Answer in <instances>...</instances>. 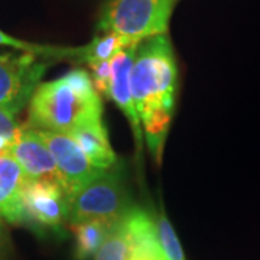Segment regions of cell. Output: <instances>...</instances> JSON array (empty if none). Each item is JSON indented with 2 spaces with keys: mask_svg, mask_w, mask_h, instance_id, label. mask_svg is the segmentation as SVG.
Instances as JSON below:
<instances>
[{
  "mask_svg": "<svg viewBox=\"0 0 260 260\" xmlns=\"http://www.w3.org/2000/svg\"><path fill=\"white\" fill-rule=\"evenodd\" d=\"M177 83V58L167 34L140 41L132 65L130 87L143 138L158 162L174 117Z\"/></svg>",
  "mask_w": 260,
  "mask_h": 260,
  "instance_id": "6da1fadb",
  "label": "cell"
},
{
  "mask_svg": "<svg viewBox=\"0 0 260 260\" xmlns=\"http://www.w3.org/2000/svg\"><path fill=\"white\" fill-rule=\"evenodd\" d=\"M102 117L103 103L91 77L83 68H74L35 88L29 100L26 126L68 133L83 121Z\"/></svg>",
  "mask_w": 260,
  "mask_h": 260,
  "instance_id": "7a4b0ae2",
  "label": "cell"
},
{
  "mask_svg": "<svg viewBox=\"0 0 260 260\" xmlns=\"http://www.w3.org/2000/svg\"><path fill=\"white\" fill-rule=\"evenodd\" d=\"M178 0H106L99 18L100 34L114 32L135 41L165 35Z\"/></svg>",
  "mask_w": 260,
  "mask_h": 260,
  "instance_id": "3957f363",
  "label": "cell"
},
{
  "mask_svg": "<svg viewBox=\"0 0 260 260\" xmlns=\"http://www.w3.org/2000/svg\"><path fill=\"white\" fill-rule=\"evenodd\" d=\"M133 208L123 181L120 162L70 197L68 221L71 225L88 220L119 221Z\"/></svg>",
  "mask_w": 260,
  "mask_h": 260,
  "instance_id": "277c9868",
  "label": "cell"
},
{
  "mask_svg": "<svg viewBox=\"0 0 260 260\" xmlns=\"http://www.w3.org/2000/svg\"><path fill=\"white\" fill-rule=\"evenodd\" d=\"M51 59L34 54H0V107L16 114L29 103Z\"/></svg>",
  "mask_w": 260,
  "mask_h": 260,
  "instance_id": "5b68a950",
  "label": "cell"
},
{
  "mask_svg": "<svg viewBox=\"0 0 260 260\" xmlns=\"http://www.w3.org/2000/svg\"><path fill=\"white\" fill-rule=\"evenodd\" d=\"M39 133L55 159L62 185L70 197L106 171L94 167L85 156L83 149L68 133L49 130H39Z\"/></svg>",
  "mask_w": 260,
  "mask_h": 260,
  "instance_id": "8992f818",
  "label": "cell"
},
{
  "mask_svg": "<svg viewBox=\"0 0 260 260\" xmlns=\"http://www.w3.org/2000/svg\"><path fill=\"white\" fill-rule=\"evenodd\" d=\"M22 195L29 223L58 229L68 221L70 194L62 184L26 178Z\"/></svg>",
  "mask_w": 260,
  "mask_h": 260,
  "instance_id": "52a82bcc",
  "label": "cell"
},
{
  "mask_svg": "<svg viewBox=\"0 0 260 260\" xmlns=\"http://www.w3.org/2000/svg\"><path fill=\"white\" fill-rule=\"evenodd\" d=\"M10 156L18 162L28 179L62 184L55 159L38 129L22 126L10 148Z\"/></svg>",
  "mask_w": 260,
  "mask_h": 260,
  "instance_id": "ba28073f",
  "label": "cell"
},
{
  "mask_svg": "<svg viewBox=\"0 0 260 260\" xmlns=\"http://www.w3.org/2000/svg\"><path fill=\"white\" fill-rule=\"evenodd\" d=\"M138 45L139 44H133L130 47L124 48L110 59L112 78H110V85H109V99H112L127 117L133 130V136L136 140L138 149H140L142 140H143V132H142L139 116L136 113V107L133 103L132 87H130V73H132V65L135 61Z\"/></svg>",
  "mask_w": 260,
  "mask_h": 260,
  "instance_id": "9c48e42d",
  "label": "cell"
},
{
  "mask_svg": "<svg viewBox=\"0 0 260 260\" xmlns=\"http://www.w3.org/2000/svg\"><path fill=\"white\" fill-rule=\"evenodd\" d=\"M26 177L10 155H0V218L6 223L28 224L23 205V186Z\"/></svg>",
  "mask_w": 260,
  "mask_h": 260,
  "instance_id": "30bf717a",
  "label": "cell"
},
{
  "mask_svg": "<svg viewBox=\"0 0 260 260\" xmlns=\"http://www.w3.org/2000/svg\"><path fill=\"white\" fill-rule=\"evenodd\" d=\"M124 224L129 240L127 260H167L155 221L143 210L133 207L124 215Z\"/></svg>",
  "mask_w": 260,
  "mask_h": 260,
  "instance_id": "8fae6325",
  "label": "cell"
},
{
  "mask_svg": "<svg viewBox=\"0 0 260 260\" xmlns=\"http://www.w3.org/2000/svg\"><path fill=\"white\" fill-rule=\"evenodd\" d=\"M68 135L83 149L85 156L94 167L110 169L119 162V158L110 145L109 133L103 123V117L83 121L71 132H68Z\"/></svg>",
  "mask_w": 260,
  "mask_h": 260,
  "instance_id": "7c38bea8",
  "label": "cell"
},
{
  "mask_svg": "<svg viewBox=\"0 0 260 260\" xmlns=\"http://www.w3.org/2000/svg\"><path fill=\"white\" fill-rule=\"evenodd\" d=\"M114 223L104 220H88L74 224L75 257L78 260H87L95 256Z\"/></svg>",
  "mask_w": 260,
  "mask_h": 260,
  "instance_id": "4fadbf2b",
  "label": "cell"
},
{
  "mask_svg": "<svg viewBox=\"0 0 260 260\" xmlns=\"http://www.w3.org/2000/svg\"><path fill=\"white\" fill-rule=\"evenodd\" d=\"M0 47H9L25 52V54H34V55L42 56L47 59H74L81 62L83 58L84 47L78 48H64V47H52V45H41L34 42H26L18 38H13L0 30Z\"/></svg>",
  "mask_w": 260,
  "mask_h": 260,
  "instance_id": "5bb4252c",
  "label": "cell"
},
{
  "mask_svg": "<svg viewBox=\"0 0 260 260\" xmlns=\"http://www.w3.org/2000/svg\"><path fill=\"white\" fill-rule=\"evenodd\" d=\"M133 44H139V41L130 39L114 32L100 34L94 38L90 44L84 47L81 62L90 64V62H97V61L112 59L116 54H119L124 48L130 47Z\"/></svg>",
  "mask_w": 260,
  "mask_h": 260,
  "instance_id": "9a60e30c",
  "label": "cell"
},
{
  "mask_svg": "<svg viewBox=\"0 0 260 260\" xmlns=\"http://www.w3.org/2000/svg\"><path fill=\"white\" fill-rule=\"evenodd\" d=\"M129 254V240L124 217L113 224L112 230L102 247L95 253V260H127Z\"/></svg>",
  "mask_w": 260,
  "mask_h": 260,
  "instance_id": "2e32d148",
  "label": "cell"
},
{
  "mask_svg": "<svg viewBox=\"0 0 260 260\" xmlns=\"http://www.w3.org/2000/svg\"><path fill=\"white\" fill-rule=\"evenodd\" d=\"M155 225H156V233H158L160 247L164 250L167 260H185L182 246L178 240L175 230H174L171 221L167 218V215L160 214L155 220Z\"/></svg>",
  "mask_w": 260,
  "mask_h": 260,
  "instance_id": "e0dca14e",
  "label": "cell"
},
{
  "mask_svg": "<svg viewBox=\"0 0 260 260\" xmlns=\"http://www.w3.org/2000/svg\"><path fill=\"white\" fill-rule=\"evenodd\" d=\"M16 113L0 107V155H10L13 140L20 130Z\"/></svg>",
  "mask_w": 260,
  "mask_h": 260,
  "instance_id": "ac0fdd59",
  "label": "cell"
},
{
  "mask_svg": "<svg viewBox=\"0 0 260 260\" xmlns=\"http://www.w3.org/2000/svg\"><path fill=\"white\" fill-rule=\"evenodd\" d=\"M88 67L91 70V80H93V84L94 87H95V90H97V93L109 99V85H110V78H112L110 59L90 62Z\"/></svg>",
  "mask_w": 260,
  "mask_h": 260,
  "instance_id": "d6986e66",
  "label": "cell"
}]
</instances>
